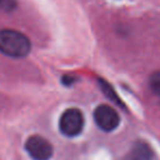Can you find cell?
Instances as JSON below:
<instances>
[{"mask_svg": "<svg viewBox=\"0 0 160 160\" xmlns=\"http://www.w3.org/2000/svg\"><path fill=\"white\" fill-rule=\"evenodd\" d=\"M31 51V41L27 35L12 29L0 30V53L8 57H27Z\"/></svg>", "mask_w": 160, "mask_h": 160, "instance_id": "1", "label": "cell"}, {"mask_svg": "<svg viewBox=\"0 0 160 160\" xmlns=\"http://www.w3.org/2000/svg\"><path fill=\"white\" fill-rule=\"evenodd\" d=\"M85 126V118L81 111L76 108L67 109L59 118V129L67 137L78 136Z\"/></svg>", "mask_w": 160, "mask_h": 160, "instance_id": "2", "label": "cell"}, {"mask_svg": "<svg viewBox=\"0 0 160 160\" xmlns=\"http://www.w3.org/2000/svg\"><path fill=\"white\" fill-rule=\"evenodd\" d=\"M25 150L34 160H48L53 156V147L51 142L40 135H33L28 138Z\"/></svg>", "mask_w": 160, "mask_h": 160, "instance_id": "3", "label": "cell"}, {"mask_svg": "<svg viewBox=\"0 0 160 160\" xmlns=\"http://www.w3.org/2000/svg\"><path fill=\"white\" fill-rule=\"evenodd\" d=\"M96 124L105 132H112L120 124L118 113L112 107L108 104H101L96 108L93 113Z\"/></svg>", "mask_w": 160, "mask_h": 160, "instance_id": "4", "label": "cell"}, {"mask_svg": "<svg viewBox=\"0 0 160 160\" xmlns=\"http://www.w3.org/2000/svg\"><path fill=\"white\" fill-rule=\"evenodd\" d=\"M153 151L146 142L138 140L132 146L124 160H152Z\"/></svg>", "mask_w": 160, "mask_h": 160, "instance_id": "5", "label": "cell"}, {"mask_svg": "<svg viewBox=\"0 0 160 160\" xmlns=\"http://www.w3.org/2000/svg\"><path fill=\"white\" fill-rule=\"evenodd\" d=\"M99 85H100V88H101V90L103 91V93H104L105 96L110 99V100L113 101L115 104L120 105L121 108H124V104L122 103L121 99L118 98V96L115 93V91L113 90V88L110 86V83L108 82V81H104V80L100 79V80H99Z\"/></svg>", "mask_w": 160, "mask_h": 160, "instance_id": "6", "label": "cell"}, {"mask_svg": "<svg viewBox=\"0 0 160 160\" xmlns=\"http://www.w3.org/2000/svg\"><path fill=\"white\" fill-rule=\"evenodd\" d=\"M149 88L153 94L160 97V70L155 71L149 77Z\"/></svg>", "mask_w": 160, "mask_h": 160, "instance_id": "7", "label": "cell"}, {"mask_svg": "<svg viewBox=\"0 0 160 160\" xmlns=\"http://www.w3.org/2000/svg\"><path fill=\"white\" fill-rule=\"evenodd\" d=\"M17 0H0V9L6 12H11L17 8Z\"/></svg>", "mask_w": 160, "mask_h": 160, "instance_id": "8", "label": "cell"}, {"mask_svg": "<svg viewBox=\"0 0 160 160\" xmlns=\"http://www.w3.org/2000/svg\"><path fill=\"white\" fill-rule=\"evenodd\" d=\"M62 83H64V85L71 86V85H73V83L76 82V78L72 77V76H68V75H67V76H64V77H62Z\"/></svg>", "mask_w": 160, "mask_h": 160, "instance_id": "9", "label": "cell"}]
</instances>
